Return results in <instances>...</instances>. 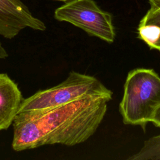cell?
I'll list each match as a JSON object with an SVG mask.
<instances>
[{"instance_id": "cell-6", "label": "cell", "mask_w": 160, "mask_h": 160, "mask_svg": "<svg viewBox=\"0 0 160 160\" xmlns=\"http://www.w3.org/2000/svg\"><path fill=\"white\" fill-rule=\"evenodd\" d=\"M23 99L18 85L7 74L0 73V131L12 124Z\"/></svg>"}, {"instance_id": "cell-9", "label": "cell", "mask_w": 160, "mask_h": 160, "mask_svg": "<svg viewBox=\"0 0 160 160\" xmlns=\"http://www.w3.org/2000/svg\"><path fill=\"white\" fill-rule=\"evenodd\" d=\"M151 122L155 126L160 128V106L157 109L154 114Z\"/></svg>"}, {"instance_id": "cell-4", "label": "cell", "mask_w": 160, "mask_h": 160, "mask_svg": "<svg viewBox=\"0 0 160 160\" xmlns=\"http://www.w3.org/2000/svg\"><path fill=\"white\" fill-rule=\"evenodd\" d=\"M54 16L59 21L82 29L91 36L108 43L114 41L116 33L111 14L100 9L94 0H71L58 8Z\"/></svg>"}, {"instance_id": "cell-1", "label": "cell", "mask_w": 160, "mask_h": 160, "mask_svg": "<svg viewBox=\"0 0 160 160\" xmlns=\"http://www.w3.org/2000/svg\"><path fill=\"white\" fill-rule=\"evenodd\" d=\"M109 101L88 96L44 111L18 113L12 123V148L22 151L44 145L84 142L98 129Z\"/></svg>"}, {"instance_id": "cell-8", "label": "cell", "mask_w": 160, "mask_h": 160, "mask_svg": "<svg viewBox=\"0 0 160 160\" xmlns=\"http://www.w3.org/2000/svg\"><path fill=\"white\" fill-rule=\"evenodd\" d=\"M128 159L160 160V134L145 141L141 149Z\"/></svg>"}, {"instance_id": "cell-12", "label": "cell", "mask_w": 160, "mask_h": 160, "mask_svg": "<svg viewBox=\"0 0 160 160\" xmlns=\"http://www.w3.org/2000/svg\"><path fill=\"white\" fill-rule=\"evenodd\" d=\"M57 1H63V2H68V1H69L71 0H57Z\"/></svg>"}, {"instance_id": "cell-10", "label": "cell", "mask_w": 160, "mask_h": 160, "mask_svg": "<svg viewBox=\"0 0 160 160\" xmlns=\"http://www.w3.org/2000/svg\"><path fill=\"white\" fill-rule=\"evenodd\" d=\"M8 56V53L3 47L2 43L0 41V59H6Z\"/></svg>"}, {"instance_id": "cell-2", "label": "cell", "mask_w": 160, "mask_h": 160, "mask_svg": "<svg viewBox=\"0 0 160 160\" xmlns=\"http://www.w3.org/2000/svg\"><path fill=\"white\" fill-rule=\"evenodd\" d=\"M160 106V77L152 69L136 68L128 74L119 112L125 124L144 131Z\"/></svg>"}, {"instance_id": "cell-5", "label": "cell", "mask_w": 160, "mask_h": 160, "mask_svg": "<svg viewBox=\"0 0 160 160\" xmlns=\"http://www.w3.org/2000/svg\"><path fill=\"white\" fill-rule=\"evenodd\" d=\"M27 28L41 31L46 29L21 0H0V35L11 39Z\"/></svg>"}, {"instance_id": "cell-7", "label": "cell", "mask_w": 160, "mask_h": 160, "mask_svg": "<svg viewBox=\"0 0 160 160\" xmlns=\"http://www.w3.org/2000/svg\"><path fill=\"white\" fill-rule=\"evenodd\" d=\"M138 38L150 49L160 51V6L150 7L140 21Z\"/></svg>"}, {"instance_id": "cell-3", "label": "cell", "mask_w": 160, "mask_h": 160, "mask_svg": "<svg viewBox=\"0 0 160 160\" xmlns=\"http://www.w3.org/2000/svg\"><path fill=\"white\" fill-rule=\"evenodd\" d=\"M88 96L102 97L110 101L112 92L95 77L72 71L60 84L24 99L18 113L44 111Z\"/></svg>"}, {"instance_id": "cell-11", "label": "cell", "mask_w": 160, "mask_h": 160, "mask_svg": "<svg viewBox=\"0 0 160 160\" xmlns=\"http://www.w3.org/2000/svg\"><path fill=\"white\" fill-rule=\"evenodd\" d=\"M150 7H159L160 6V0H149Z\"/></svg>"}]
</instances>
